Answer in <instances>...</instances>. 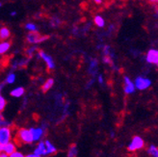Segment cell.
<instances>
[{
	"instance_id": "obj_24",
	"label": "cell",
	"mask_w": 158,
	"mask_h": 157,
	"mask_svg": "<svg viewBox=\"0 0 158 157\" xmlns=\"http://www.w3.org/2000/svg\"><path fill=\"white\" fill-rule=\"evenodd\" d=\"M36 50V46H33V48H31L28 51H27V54L29 55V56H31V55H33L34 51Z\"/></svg>"
},
{
	"instance_id": "obj_15",
	"label": "cell",
	"mask_w": 158,
	"mask_h": 157,
	"mask_svg": "<svg viewBox=\"0 0 158 157\" xmlns=\"http://www.w3.org/2000/svg\"><path fill=\"white\" fill-rule=\"evenodd\" d=\"M54 84V80L52 79V78H49V79H47L44 84L43 85V87H42V90L44 93H46L47 91H49L51 88H52V86Z\"/></svg>"
},
{
	"instance_id": "obj_2",
	"label": "cell",
	"mask_w": 158,
	"mask_h": 157,
	"mask_svg": "<svg viewBox=\"0 0 158 157\" xmlns=\"http://www.w3.org/2000/svg\"><path fill=\"white\" fill-rule=\"evenodd\" d=\"M18 138L21 141L23 144H31L33 143V137L30 129L20 128L18 133Z\"/></svg>"
},
{
	"instance_id": "obj_22",
	"label": "cell",
	"mask_w": 158,
	"mask_h": 157,
	"mask_svg": "<svg viewBox=\"0 0 158 157\" xmlns=\"http://www.w3.org/2000/svg\"><path fill=\"white\" fill-rule=\"evenodd\" d=\"M6 105H7V101H6V99H5L3 97L0 96V111H2V110H4V108L6 107Z\"/></svg>"
},
{
	"instance_id": "obj_10",
	"label": "cell",
	"mask_w": 158,
	"mask_h": 157,
	"mask_svg": "<svg viewBox=\"0 0 158 157\" xmlns=\"http://www.w3.org/2000/svg\"><path fill=\"white\" fill-rule=\"evenodd\" d=\"M34 153L38 154V155H41V156H46V147L44 145V142H40L37 146V147L34 150Z\"/></svg>"
},
{
	"instance_id": "obj_17",
	"label": "cell",
	"mask_w": 158,
	"mask_h": 157,
	"mask_svg": "<svg viewBox=\"0 0 158 157\" xmlns=\"http://www.w3.org/2000/svg\"><path fill=\"white\" fill-rule=\"evenodd\" d=\"M94 23H96V25L99 28H102V27H104L105 25V20L104 19L101 17V15H97L96 18H94Z\"/></svg>"
},
{
	"instance_id": "obj_35",
	"label": "cell",
	"mask_w": 158,
	"mask_h": 157,
	"mask_svg": "<svg viewBox=\"0 0 158 157\" xmlns=\"http://www.w3.org/2000/svg\"><path fill=\"white\" fill-rule=\"evenodd\" d=\"M0 93H1V88H0Z\"/></svg>"
},
{
	"instance_id": "obj_13",
	"label": "cell",
	"mask_w": 158,
	"mask_h": 157,
	"mask_svg": "<svg viewBox=\"0 0 158 157\" xmlns=\"http://www.w3.org/2000/svg\"><path fill=\"white\" fill-rule=\"evenodd\" d=\"M44 145H45V147H46V153H47V155L53 154V153L56 152V147H55L50 143V141H48V140L44 141Z\"/></svg>"
},
{
	"instance_id": "obj_20",
	"label": "cell",
	"mask_w": 158,
	"mask_h": 157,
	"mask_svg": "<svg viewBox=\"0 0 158 157\" xmlns=\"http://www.w3.org/2000/svg\"><path fill=\"white\" fill-rule=\"evenodd\" d=\"M15 80V75L14 73H10L9 75L7 76V79H6V82L9 83V84H13Z\"/></svg>"
},
{
	"instance_id": "obj_33",
	"label": "cell",
	"mask_w": 158,
	"mask_h": 157,
	"mask_svg": "<svg viewBox=\"0 0 158 157\" xmlns=\"http://www.w3.org/2000/svg\"><path fill=\"white\" fill-rule=\"evenodd\" d=\"M15 14H17V12H12L11 13V15H13V17H14V15H15Z\"/></svg>"
},
{
	"instance_id": "obj_29",
	"label": "cell",
	"mask_w": 158,
	"mask_h": 157,
	"mask_svg": "<svg viewBox=\"0 0 158 157\" xmlns=\"http://www.w3.org/2000/svg\"><path fill=\"white\" fill-rule=\"evenodd\" d=\"M0 157H10V156L8 155V154H6L5 152H4V153L1 152V153H0Z\"/></svg>"
},
{
	"instance_id": "obj_14",
	"label": "cell",
	"mask_w": 158,
	"mask_h": 157,
	"mask_svg": "<svg viewBox=\"0 0 158 157\" xmlns=\"http://www.w3.org/2000/svg\"><path fill=\"white\" fill-rule=\"evenodd\" d=\"M23 95H24V88L22 87H18L11 92V96L14 97H20Z\"/></svg>"
},
{
	"instance_id": "obj_5",
	"label": "cell",
	"mask_w": 158,
	"mask_h": 157,
	"mask_svg": "<svg viewBox=\"0 0 158 157\" xmlns=\"http://www.w3.org/2000/svg\"><path fill=\"white\" fill-rule=\"evenodd\" d=\"M145 146V142L144 140L142 139L141 137L139 136H135L133 138L132 142L130 143V145L128 146V151H135L137 150H141V148H143Z\"/></svg>"
},
{
	"instance_id": "obj_26",
	"label": "cell",
	"mask_w": 158,
	"mask_h": 157,
	"mask_svg": "<svg viewBox=\"0 0 158 157\" xmlns=\"http://www.w3.org/2000/svg\"><path fill=\"white\" fill-rule=\"evenodd\" d=\"M24 157H42V156H41V155H38V154L33 153V154H28V155H26V156H24Z\"/></svg>"
},
{
	"instance_id": "obj_1",
	"label": "cell",
	"mask_w": 158,
	"mask_h": 157,
	"mask_svg": "<svg viewBox=\"0 0 158 157\" xmlns=\"http://www.w3.org/2000/svg\"><path fill=\"white\" fill-rule=\"evenodd\" d=\"M47 39H48V36H42L37 31H30V33L26 37V40L29 43H39Z\"/></svg>"
},
{
	"instance_id": "obj_37",
	"label": "cell",
	"mask_w": 158,
	"mask_h": 157,
	"mask_svg": "<svg viewBox=\"0 0 158 157\" xmlns=\"http://www.w3.org/2000/svg\"><path fill=\"white\" fill-rule=\"evenodd\" d=\"M0 112H1V111H0Z\"/></svg>"
},
{
	"instance_id": "obj_8",
	"label": "cell",
	"mask_w": 158,
	"mask_h": 157,
	"mask_svg": "<svg viewBox=\"0 0 158 157\" xmlns=\"http://www.w3.org/2000/svg\"><path fill=\"white\" fill-rule=\"evenodd\" d=\"M124 93L129 95V93H133L134 91H135V86H134V83H132V81L129 79L127 76L124 77Z\"/></svg>"
},
{
	"instance_id": "obj_36",
	"label": "cell",
	"mask_w": 158,
	"mask_h": 157,
	"mask_svg": "<svg viewBox=\"0 0 158 157\" xmlns=\"http://www.w3.org/2000/svg\"><path fill=\"white\" fill-rule=\"evenodd\" d=\"M0 7H1V2H0Z\"/></svg>"
},
{
	"instance_id": "obj_27",
	"label": "cell",
	"mask_w": 158,
	"mask_h": 157,
	"mask_svg": "<svg viewBox=\"0 0 158 157\" xmlns=\"http://www.w3.org/2000/svg\"><path fill=\"white\" fill-rule=\"evenodd\" d=\"M104 53L106 55H109V46H105V48H104Z\"/></svg>"
},
{
	"instance_id": "obj_30",
	"label": "cell",
	"mask_w": 158,
	"mask_h": 157,
	"mask_svg": "<svg viewBox=\"0 0 158 157\" xmlns=\"http://www.w3.org/2000/svg\"><path fill=\"white\" fill-rule=\"evenodd\" d=\"M94 2H96L97 4H101V2H102V0H93Z\"/></svg>"
},
{
	"instance_id": "obj_32",
	"label": "cell",
	"mask_w": 158,
	"mask_h": 157,
	"mask_svg": "<svg viewBox=\"0 0 158 157\" xmlns=\"http://www.w3.org/2000/svg\"><path fill=\"white\" fill-rule=\"evenodd\" d=\"M3 151V145L0 144V153H1Z\"/></svg>"
},
{
	"instance_id": "obj_3",
	"label": "cell",
	"mask_w": 158,
	"mask_h": 157,
	"mask_svg": "<svg viewBox=\"0 0 158 157\" xmlns=\"http://www.w3.org/2000/svg\"><path fill=\"white\" fill-rule=\"evenodd\" d=\"M151 85H152V80L151 79H148V78H144L142 76L137 77L136 80H135V84H134L135 88L140 90V91L147 90L148 88L151 87Z\"/></svg>"
},
{
	"instance_id": "obj_34",
	"label": "cell",
	"mask_w": 158,
	"mask_h": 157,
	"mask_svg": "<svg viewBox=\"0 0 158 157\" xmlns=\"http://www.w3.org/2000/svg\"><path fill=\"white\" fill-rule=\"evenodd\" d=\"M2 120H1V118H0V127H1V125H2Z\"/></svg>"
},
{
	"instance_id": "obj_4",
	"label": "cell",
	"mask_w": 158,
	"mask_h": 157,
	"mask_svg": "<svg viewBox=\"0 0 158 157\" xmlns=\"http://www.w3.org/2000/svg\"><path fill=\"white\" fill-rule=\"evenodd\" d=\"M12 137L11 129L7 126H1L0 127V144L5 145L10 142Z\"/></svg>"
},
{
	"instance_id": "obj_7",
	"label": "cell",
	"mask_w": 158,
	"mask_h": 157,
	"mask_svg": "<svg viewBox=\"0 0 158 157\" xmlns=\"http://www.w3.org/2000/svg\"><path fill=\"white\" fill-rule=\"evenodd\" d=\"M147 62L149 63V64H158V51L156 49L148 50L147 54Z\"/></svg>"
},
{
	"instance_id": "obj_11",
	"label": "cell",
	"mask_w": 158,
	"mask_h": 157,
	"mask_svg": "<svg viewBox=\"0 0 158 157\" xmlns=\"http://www.w3.org/2000/svg\"><path fill=\"white\" fill-rule=\"evenodd\" d=\"M3 151L6 154L10 155L11 153H13L14 151H15V145L13 144V143H11V142L3 145Z\"/></svg>"
},
{
	"instance_id": "obj_12",
	"label": "cell",
	"mask_w": 158,
	"mask_h": 157,
	"mask_svg": "<svg viewBox=\"0 0 158 157\" xmlns=\"http://www.w3.org/2000/svg\"><path fill=\"white\" fill-rule=\"evenodd\" d=\"M11 36V31L9 28H7V27H1L0 28V40H6V39H8Z\"/></svg>"
},
{
	"instance_id": "obj_18",
	"label": "cell",
	"mask_w": 158,
	"mask_h": 157,
	"mask_svg": "<svg viewBox=\"0 0 158 157\" xmlns=\"http://www.w3.org/2000/svg\"><path fill=\"white\" fill-rule=\"evenodd\" d=\"M77 156V147L76 146H73L69 147V151L68 152V157H76Z\"/></svg>"
},
{
	"instance_id": "obj_19",
	"label": "cell",
	"mask_w": 158,
	"mask_h": 157,
	"mask_svg": "<svg viewBox=\"0 0 158 157\" xmlns=\"http://www.w3.org/2000/svg\"><path fill=\"white\" fill-rule=\"evenodd\" d=\"M148 152L152 155L153 157H158V151H157V147L155 146H151L148 147Z\"/></svg>"
},
{
	"instance_id": "obj_21",
	"label": "cell",
	"mask_w": 158,
	"mask_h": 157,
	"mask_svg": "<svg viewBox=\"0 0 158 157\" xmlns=\"http://www.w3.org/2000/svg\"><path fill=\"white\" fill-rule=\"evenodd\" d=\"M25 29H27V30H29V31H37V26L34 24V23H31V22H29V23H27V24L25 25Z\"/></svg>"
},
{
	"instance_id": "obj_23",
	"label": "cell",
	"mask_w": 158,
	"mask_h": 157,
	"mask_svg": "<svg viewBox=\"0 0 158 157\" xmlns=\"http://www.w3.org/2000/svg\"><path fill=\"white\" fill-rule=\"evenodd\" d=\"M10 157H24V155H23L21 152H19V151H14L13 153H11L10 155H9Z\"/></svg>"
},
{
	"instance_id": "obj_16",
	"label": "cell",
	"mask_w": 158,
	"mask_h": 157,
	"mask_svg": "<svg viewBox=\"0 0 158 157\" xmlns=\"http://www.w3.org/2000/svg\"><path fill=\"white\" fill-rule=\"evenodd\" d=\"M11 48V43L8 42H2L0 43V55L6 53Z\"/></svg>"
},
{
	"instance_id": "obj_25",
	"label": "cell",
	"mask_w": 158,
	"mask_h": 157,
	"mask_svg": "<svg viewBox=\"0 0 158 157\" xmlns=\"http://www.w3.org/2000/svg\"><path fill=\"white\" fill-rule=\"evenodd\" d=\"M103 61H104L105 63H111V59H110V58L108 57V55H107V56H105V57L103 58Z\"/></svg>"
},
{
	"instance_id": "obj_28",
	"label": "cell",
	"mask_w": 158,
	"mask_h": 157,
	"mask_svg": "<svg viewBox=\"0 0 158 157\" xmlns=\"http://www.w3.org/2000/svg\"><path fill=\"white\" fill-rule=\"evenodd\" d=\"M98 81H99V83H100V84L103 83V78H102V76H101V75H99V76H98Z\"/></svg>"
},
{
	"instance_id": "obj_9",
	"label": "cell",
	"mask_w": 158,
	"mask_h": 157,
	"mask_svg": "<svg viewBox=\"0 0 158 157\" xmlns=\"http://www.w3.org/2000/svg\"><path fill=\"white\" fill-rule=\"evenodd\" d=\"M31 133H32V137H33V142H37V141H40L43 136H44V129L41 127L38 128H31L30 129Z\"/></svg>"
},
{
	"instance_id": "obj_31",
	"label": "cell",
	"mask_w": 158,
	"mask_h": 157,
	"mask_svg": "<svg viewBox=\"0 0 158 157\" xmlns=\"http://www.w3.org/2000/svg\"><path fill=\"white\" fill-rule=\"evenodd\" d=\"M148 1L149 2V3H156L158 0H148Z\"/></svg>"
},
{
	"instance_id": "obj_6",
	"label": "cell",
	"mask_w": 158,
	"mask_h": 157,
	"mask_svg": "<svg viewBox=\"0 0 158 157\" xmlns=\"http://www.w3.org/2000/svg\"><path fill=\"white\" fill-rule=\"evenodd\" d=\"M39 56L45 62L47 68H48L49 69H53L55 68V63H54L53 59L49 56V55H47L46 53H44L43 50H40L39 51Z\"/></svg>"
}]
</instances>
